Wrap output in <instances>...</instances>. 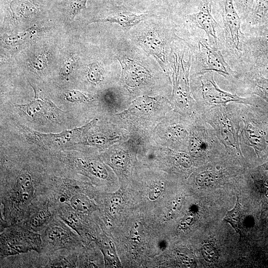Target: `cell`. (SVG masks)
I'll return each instance as SVG.
<instances>
[{"instance_id": "obj_7", "label": "cell", "mask_w": 268, "mask_h": 268, "mask_svg": "<svg viewBox=\"0 0 268 268\" xmlns=\"http://www.w3.org/2000/svg\"><path fill=\"white\" fill-rule=\"evenodd\" d=\"M121 65V85L130 92H134L152 75L143 65L128 58H117Z\"/></svg>"}, {"instance_id": "obj_10", "label": "cell", "mask_w": 268, "mask_h": 268, "mask_svg": "<svg viewBox=\"0 0 268 268\" xmlns=\"http://www.w3.org/2000/svg\"><path fill=\"white\" fill-rule=\"evenodd\" d=\"M143 49L148 54L154 57L165 71L167 60L166 42L159 32L152 28H148L138 38Z\"/></svg>"}, {"instance_id": "obj_26", "label": "cell", "mask_w": 268, "mask_h": 268, "mask_svg": "<svg viewBox=\"0 0 268 268\" xmlns=\"http://www.w3.org/2000/svg\"><path fill=\"white\" fill-rule=\"evenodd\" d=\"M214 176L209 171H205L199 174L196 178V181L200 186L208 187L214 183Z\"/></svg>"}, {"instance_id": "obj_15", "label": "cell", "mask_w": 268, "mask_h": 268, "mask_svg": "<svg viewBox=\"0 0 268 268\" xmlns=\"http://www.w3.org/2000/svg\"><path fill=\"white\" fill-rule=\"evenodd\" d=\"M72 166L81 173L90 175L94 177L105 180L108 176L104 166L100 162L88 159L75 158L71 161Z\"/></svg>"}, {"instance_id": "obj_14", "label": "cell", "mask_w": 268, "mask_h": 268, "mask_svg": "<svg viewBox=\"0 0 268 268\" xmlns=\"http://www.w3.org/2000/svg\"><path fill=\"white\" fill-rule=\"evenodd\" d=\"M79 250H58L46 257L44 268H78Z\"/></svg>"}, {"instance_id": "obj_6", "label": "cell", "mask_w": 268, "mask_h": 268, "mask_svg": "<svg viewBox=\"0 0 268 268\" xmlns=\"http://www.w3.org/2000/svg\"><path fill=\"white\" fill-rule=\"evenodd\" d=\"M184 52L173 55V88L172 98L182 105H187L191 100L189 86V71L192 64V55L185 61Z\"/></svg>"}, {"instance_id": "obj_5", "label": "cell", "mask_w": 268, "mask_h": 268, "mask_svg": "<svg viewBox=\"0 0 268 268\" xmlns=\"http://www.w3.org/2000/svg\"><path fill=\"white\" fill-rule=\"evenodd\" d=\"M163 100L161 97L142 96L134 100L132 105L122 113V115L132 121L141 122L148 124V121L156 123L162 117L165 113L163 107Z\"/></svg>"}, {"instance_id": "obj_9", "label": "cell", "mask_w": 268, "mask_h": 268, "mask_svg": "<svg viewBox=\"0 0 268 268\" xmlns=\"http://www.w3.org/2000/svg\"><path fill=\"white\" fill-rule=\"evenodd\" d=\"M186 17L190 22L205 32L212 46L219 48L216 30L217 23L212 15L211 5L207 0H201L199 11Z\"/></svg>"}, {"instance_id": "obj_23", "label": "cell", "mask_w": 268, "mask_h": 268, "mask_svg": "<svg viewBox=\"0 0 268 268\" xmlns=\"http://www.w3.org/2000/svg\"><path fill=\"white\" fill-rule=\"evenodd\" d=\"M201 252L205 260L207 262H214L218 259V252L216 248L210 244L203 245Z\"/></svg>"}, {"instance_id": "obj_31", "label": "cell", "mask_w": 268, "mask_h": 268, "mask_svg": "<svg viewBox=\"0 0 268 268\" xmlns=\"http://www.w3.org/2000/svg\"><path fill=\"white\" fill-rule=\"evenodd\" d=\"M162 192V187L158 184L154 185L153 186L150 188L149 192V197L151 199H155L161 194Z\"/></svg>"}, {"instance_id": "obj_12", "label": "cell", "mask_w": 268, "mask_h": 268, "mask_svg": "<svg viewBox=\"0 0 268 268\" xmlns=\"http://www.w3.org/2000/svg\"><path fill=\"white\" fill-rule=\"evenodd\" d=\"M55 215L49 200L33 209L21 224L40 234Z\"/></svg>"}, {"instance_id": "obj_4", "label": "cell", "mask_w": 268, "mask_h": 268, "mask_svg": "<svg viewBox=\"0 0 268 268\" xmlns=\"http://www.w3.org/2000/svg\"><path fill=\"white\" fill-rule=\"evenodd\" d=\"M234 0H222V16L227 45L238 57L242 56L245 37L241 30V17L237 12Z\"/></svg>"}, {"instance_id": "obj_22", "label": "cell", "mask_w": 268, "mask_h": 268, "mask_svg": "<svg viewBox=\"0 0 268 268\" xmlns=\"http://www.w3.org/2000/svg\"><path fill=\"white\" fill-rule=\"evenodd\" d=\"M128 152L125 150H115L110 157V162L117 168H124L128 160Z\"/></svg>"}, {"instance_id": "obj_19", "label": "cell", "mask_w": 268, "mask_h": 268, "mask_svg": "<svg viewBox=\"0 0 268 268\" xmlns=\"http://www.w3.org/2000/svg\"><path fill=\"white\" fill-rule=\"evenodd\" d=\"M96 242L104 255L106 265L108 267L115 266L117 260L112 242L106 236L96 238Z\"/></svg>"}, {"instance_id": "obj_28", "label": "cell", "mask_w": 268, "mask_h": 268, "mask_svg": "<svg viewBox=\"0 0 268 268\" xmlns=\"http://www.w3.org/2000/svg\"><path fill=\"white\" fill-rule=\"evenodd\" d=\"M76 65V61L74 57H71L68 58L62 67L61 74L62 77L67 78L69 76L73 71Z\"/></svg>"}, {"instance_id": "obj_16", "label": "cell", "mask_w": 268, "mask_h": 268, "mask_svg": "<svg viewBox=\"0 0 268 268\" xmlns=\"http://www.w3.org/2000/svg\"><path fill=\"white\" fill-rule=\"evenodd\" d=\"M147 16V14H136L131 11H123L110 15L104 18L99 19L95 22H110L116 23L126 29H129L132 26L144 20Z\"/></svg>"}, {"instance_id": "obj_27", "label": "cell", "mask_w": 268, "mask_h": 268, "mask_svg": "<svg viewBox=\"0 0 268 268\" xmlns=\"http://www.w3.org/2000/svg\"><path fill=\"white\" fill-rule=\"evenodd\" d=\"M87 0H71L69 3V13L71 16L74 17L82 9L86 8Z\"/></svg>"}, {"instance_id": "obj_24", "label": "cell", "mask_w": 268, "mask_h": 268, "mask_svg": "<svg viewBox=\"0 0 268 268\" xmlns=\"http://www.w3.org/2000/svg\"><path fill=\"white\" fill-rule=\"evenodd\" d=\"M66 100L69 102H88L91 99L87 94L77 90H69L65 95Z\"/></svg>"}, {"instance_id": "obj_1", "label": "cell", "mask_w": 268, "mask_h": 268, "mask_svg": "<svg viewBox=\"0 0 268 268\" xmlns=\"http://www.w3.org/2000/svg\"><path fill=\"white\" fill-rule=\"evenodd\" d=\"M40 234L42 249L39 254L42 256L48 257L60 250L76 251L84 247L79 235L56 215Z\"/></svg>"}, {"instance_id": "obj_32", "label": "cell", "mask_w": 268, "mask_h": 268, "mask_svg": "<svg viewBox=\"0 0 268 268\" xmlns=\"http://www.w3.org/2000/svg\"><path fill=\"white\" fill-rule=\"evenodd\" d=\"M264 166L266 169L268 170V163H266Z\"/></svg>"}, {"instance_id": "obj_29", "label": "cell", "mask_w": 268, "mask_h": 268, "mask_svg": "<svg viewBox=\"0 0 268 268\" xmlns=\"http://www.w3.org/2000/svg\"><path fill=\"white\" fill-rule=\"evenodd\" d=\"M47 64V59L45 55H40L35 57L31 62L33 67L38 70L44 69Z\"/></svg>"}, {"instance_id": "obj_17", "label": "cell", "mask_w": 268, "mask_h": 268, "mask_svg": "<svg viewBox=\"0 0 268 268\" xmlns=\"http://www.w3.org/2000/svg\"><path fill=\"white\" fill-rule=\"evenodd\" d=\"M243 134L246 143L254 148L257 155L259 151L266 148V141L262 132L251 124L245 125Z\"/></svg>"}, {"instance_id": "obj_8", "label": "cell", "mask_w": 268, "mask_h": 268, "mask_svg": "<svg viewBox=\"0 0 268 268\" xmlns=\"http://www.w3.org/2000/svg\"><path fill=\"white\" fill-rule=\"evenodd\" d=\"M201 91L205 102L209 105H225L230 102L246 104V99L220 89L216 84L212 71L201 74Z\"/></svg>"}, {"instance_id": "obj_20", "label": "cell", "mask_w": 268, "mask_h": 268, "mask_svg": "<svg viewBox=\"0 0 268 268\" xmlns=\"http://www.w3.org/2000/svg\"><path fill=\"white\" fill-rule=\"evenodd\" d=\"M243 215V210L239 201V198L237 197V201L234 207L228 211L225 214L223 220L230 224L235 231L241 235L240 227L241 220Z\"/></svg>"}, {"instance_id": "obj_18", "label": "cell", "mask_w": 268, "mask_h": 268, "mask_svg": "<svg viewBox=\"0 0 268 268\" xmlns=\"http://www.w3.org/2000/svg\"><path fill=\"white\" fill-rule=\"evenodd\" d=\"M248 17L252 25H260L268 22V0H257Z\"/></svg>"}, {"instance_id": "obj_2", "label": "cell", "mask_w": 268, "mask_h": 268, "mask_svg": "<svg viewBox=\"0 0 268 268\" xmlns=\"http://www.w3.org/2000/svg\"><path fill=\"white\" fill-rule=\"evenodd\" d=\"M0 259L31 251L40 253V234L16 223L0 229Z\"/></svg>"}, {"instance_id": "obj_30", "label": "cell", "mask_w": 268, "mask_h": 268, "mask_svg": "<svg viewBox=\"0 0 268 268\" xmlns=\"http://www.w3.org/2000/svg\"><path fill=\"white\" fill-rule=\"evenodd\" d=\"M27 35V33L25 32L22 34L15 35L14 36H8L6 38H5V42L8 44L12 45L16 43H18L25 38V36Z\"/></svg>"}, {"instance_id": "obj_3", "label": "cell", "mask_w": 268, "mask_h": 268, "mask_svg": "<svg viewBox=\"0 0 268 268\" xmlns=\"http://www.w3.org/2000/svg\"><path fill=\"white\" fill-rule=\"evenodd\" d=\"M197 49L196 58L198 74L215 71L224 77L232 75L233 71L219 48L212 46L205 39H199Z\"/></svg>"}, {"instance_id": "obj_21", "label": "cell", "mask_w": 268, "mask_h": 268, "mask_svg": "<svg viewBox=\"0 0 268 268\" xmlns=\"http://www.w3.org/2000/svg\"><path fill=\"white\" fill-rule=\"evenodd\" d=\"M253 93L268 102V78L261 75L257 76Z\"/></svg>"}, {"instance_id": "obj_25", "label": "cell", "mask_w": 268, "mask_h": 268, "mask_svg": "<svg viewBox=\"0 0 268 268\" xmlns=\"http://www.w3.org/2000/svg\"><path fill=\"white\" fill-rule=\"evenodd\" d=\"M87 76L92 82H97L101 80L102 70L97 63L90 64L88 67Z\"/></svg>"}, {"instance_id": "obj_13", "label": "cell", "mask_w": 268, "mask_h": 268, "mask_svg": "<svg viewBox=\"0 0 268 268\" xmlns=\"http://www.w3.org/2000/svg\"><path fill=\"white\" fill-rule=\"evenodd\" d=\"M31 86L35 92L34 99L29 103L18 105L22 111L32 118L42 116L49 118L51 116L54 117L55 114H58L60 110L48 98L43 97L32 85Z\"/></svg>"}, {"instance_id": "obj_11", "label": "cell", "mask_w": 268, "mask_h": 268, "mask_svg": "<svg viewBox=\"0 0 268 268\" xmlns=\"http://www.w3.org/2000/svg\"><path fill=\"white\" fill-rule=\"evenodd\" d=\"M247 44L257 66L268 68V21L259 27Z\"/></svg>"}]
</instances>
